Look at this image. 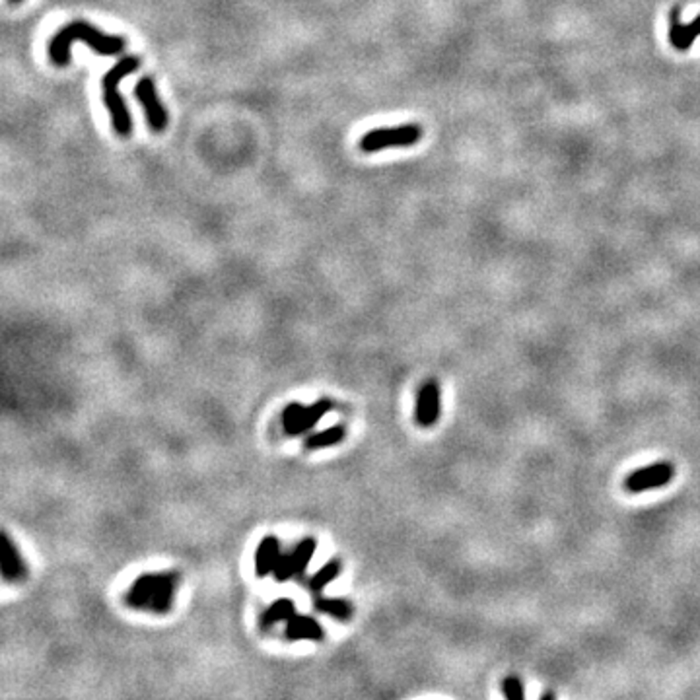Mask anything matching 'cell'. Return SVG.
<instances>
[{
  "label": "cell",
  "mask_w": 700,
  "mask_h": 700,
  "mask_svg": "<svg viewBox=\"0 0 700 700\" xmlns=\"http://www.w3.org/2000/svg\"><path fill=\"white\" fill-rule=\"evenodd\" d=\"M74 41H84V43L94 49L97 55H119L125 49V39L119 35H105L94 26L86 22H72L69 26L57 31V35L49 43V57L57 66H66L70 62V45Z\"/></svg>",
  "instance_id": "1"
},
{
  "label": "cell",
  "mask_w": 700,
  "mask_h": 700,
  "mask_svg": "<svg viewBox=\"0 0 700 700\" xmlns=\"http://www.w3.org/2000/svg\"><path fill=\"white\" fill-rule=\"evenodd\" d=\"M140 66V61L136 57H125L115 64L113 69H109L105 72L102 86H104V104L107 107V111L111 115V122H113L115 132L119 136H129L132 132V119L125 99L119 94V82L125 76L132 74L134 70Z\"/></svg>",
  "instance_id": "2"
},
{
  "label": "cell",
  "mask_w": 700,
  "mask_h": 700,
  "mask_svg": "<svg viewBox=\"0 0 700 700\" xmlns=\"http://www.w3.org/2000/svg\"><path fill=\"white\" fill-rule=\"evenodd\" d=\"M422 127L416 122H405L399 127H391V129H374V131L366 132L360 139L358 146L362 152L372 154V152H379L385 148H401V146H412L422 139Z\"/></svg>",
  "instance_id": "3"
},
{
  "label": "cell",
  "mask_w": 700,
  "mask_h": 700,
  "mask_svg": "<svg viewBox=\"0 0 700 700\" xmlns=\"http://www.w3.org/2000/svg\"><path fill=\"white\" fill-rule=\"evenodd\" d=\"M332 409L331 399H319L309 407H304L302 402H290L288 407L282 411V426L288 436H300L314 428L319 420L323 419L327 412Z\"/></svg>",
  "instance_id": "4"
},
{
  "label": "cell",
  "mask_w": 700,
  "mask_h": 700,
  "mask_svg": "<svg viewBox=\"0 0 700 700\" xmlns=\"http://www.w3.org/2000/svg\"><path fill=\"white\" fill-rule=\"evenodd\" d=\"M675 479V465L671 461H657L632 471L624 479V490L630 494H642L648 490L667 486Z\"/></svg>",
  "instance_id": "5"
},
{
  "label": "cell",
  "mask_w": 700,
  "mask_h": 700,
  "mask_svg": "<svg viewBox=\"0 0 700 700\" xmlns=\"http://www.w3.org/2000/svg\"><path fill=\"white\" fill-rule=\"evenodd\" d=\"M442 416V389L436 379H426L416 391L414 405V422L420 428L436 426Z\"/></svg>",
  "instance_id": "6"
},
{
  "label": "cell",
  "mask_w": 700,
  "mask_h": 700,
  "mask_svg": "<svg viewBox=\"0 0 700 700\" xmlns=\"http://www.w3.org/2000/svg\"><path fill=\"white\" fill-rule=\"evenodd\" d=\"M134 97L139 99V104L144 107V115H146V121H148V127L154 132H162L167 127V113L164 109V105L160 102L158 97L156 86H154V80L150 76H144L136 82L134 86Z\"/></svg>",
  "instance_id": "7"
},
{
  "label": "cell",
  "mask_w": 700,
  "mask_h": 700,
  "mask_svg": "<svg viewBox=\"0 0 700 700\" xmlns=\"http://www.w3.org/2000/svg\"><path fill=\"white\" fill-rule=\"evenodd\" d=\"M679 12L681 10L677 6L669 12V41L677 51H687V49H691L692 41L700 35V14L692 20L691 24L685 26L679 22Z\"/></svg>",
  "instance_id": "8"
},
{
  "label": "cell",
  "mask_w": 700,
  "mask_h": 700,
  "mask_svg": "<svg viewBox=\"0 0 700 700\" xmlns=\"http://www.w3.org/2000/svg\"><path fill=\"white\" fill-rule=\"evenodd\" d=\"M27 568L18 547L12 542L8 533L2 535V576L6 582H22L26 580Z\"/></svg>",
  "instance_id": "9"
},
{
  "label": "cell",
  "mask_w": 700,
  "mask_h": 700,
  "mask_svg": "<svg viewBox=\"0 0 700 700\" xmlns=\"http://www.w3.org/2000/svg\"><path fill=\"white\" fill-rule=\"evenodd\" d=\"M177 586H179V574L177 572L160 574L156 594H154V599L150 603V611L158 612V615H166L167 611H172Z\"/></svg>",
  "instance_id": "10"
},
{
  "label": "cell",
  "mask_w": 700,
  "mask_h": 700,
  "mask_svg": "<svg viewBox=\"0 0 700 700\" xmlns=\"http://www.w3.org/2000/svg\"><path fill=\"white\" fill-rule=\"evenodd\" d=\"M158 580H160V574H142L136 578V582L132 584L129 594L125 597L127 605L132 609H150V603L156 594Z\"/></svg>",
  "instance_id": "11"
},
{
  "label": "cell",
  "mask_w": 700,
  "mask_h": 700,
  "mask_svg": "<svg viewBox=\"0 0 700 700\" xmlns=\"http://www.w3.org/2000/svg\"><path fill=\"white\" fill-rule=\"evenodd\" d=\"M280 556L282 554H280L279 539L274 535H267L265 539H261L257 552H255V572H257V576L265 578L272 574Z\"/></svg>",
  "instance_id": "12"
},
{
  "label": "cell",
  "mask_w": 700,
  "mask_h": 700,
  "mask_svg": "<svg viewBox=\"0 0 700 700\" xmlns=\"http://www.w3.org/2000/svg\"><path fill=\"white\" fill-rule=\"evenodd\" d=\"M325 632L321 629V624L312 619V617H306V615H294L290 617L288 622H286V638L296 642V640H314V642H319L323 640Z\"/></svg>",
  "instance_id": "13"
},
{
  "label": "cell",
  "mask_w": 700,
  "mask_h": 700,
  "mask_svg": "<svg viewBox=\"0 0 700 700\" xmlns=\"http://www.w3.org/2000/svg\"><path fill=\"white\" fill-rule=\"evenodd\" d=\"M294 601L292 599H276L271 607H267L265 611L261 612V619H259V626L261 630H271L274 624L279 622L288 621L290 617H294Z\"/></svg>",
  "instance_id": "14"
},
{
  "label": "cell",
  "mask_w": 700,
  "mask_h": 700,
  "mask_svg": "<svg viewBox=\"0 0 700 700\" xmlns=\"http://www.w3.org/2000/svg\"><path fill=\"white\" fill-rule=\"evenodd\" d=\"M344 436H346L344 426H331V428H325L321 432H315L312 436H307L306 447L307 449H321V447L337 446L344 440Z\"/></svg>",
  "instance_id": "15"
},
{
  "label": "cell",
  "mask_w": 700,
  "mask_h": 700,
  "mask_svg": "<svg viewBox=\"0 0 700 700\" xmlns=\"http://www.w3.org/2000/svg\"><path fill=\"white\" fill-rule=\"evenodd\" d=\"M315 609L325 612V615H331L332 619H339V621H349L350 617H352V612H354L352 605L346 599H337V597H332V599H317L315 601Z\"/></svg>",
  "instance_id": "16"
},
{
  "label": "cell",
  "mask_w": 700,
  "mask_h": 700,
  "mask_svg": "<svg viewBox=\"0 0 700 700\" xmlns=\"http://www.w3.org/2000/svg\"><path fill=\"white\" fill-rule=\"evenodd\" d=\"M341 568L342 566L339 560H329L327 564H323V566L312 576V580H309V589H312V592H321V589H325L331 582L337 580V576L341 574Z\"/></svg>",
  "instance_id": "17"
},
{
  "label": "cell",
  "mask_w": 700,
  "mask_h": 700,
  "mask_svg": "<svg viewBox=\"0 0 700 700\" xmlns=\"http://www.w3.org/2000/svg\"><path fill=\"white\" fill-rule=\"evenodd\" d=\"M315 549H317V541H315L314 537H306V539H302V541L298 542L294 551L290 552L292 560H294V566H296L298 576L306 572L307 564L314 559Z\"/></svg>",
  "instance_id": "18"
},
{
  "label": "cell",
  "mask_w": 700,
  "mask_h": 700,
  "mask_svg": "<svg viewBox=\"0 0 700 700\" xmlns=\"http://www.w3.org/2000/svg\"><path fill=\"white\" fill-rule=\"evenodd\" d=\"M502 694L504 699L507 700H524L525 699V689H524V681L516 677V675H510L502 681Z\"/></svg>",
  "instance_id": "19"
},
{
  "label": "cell",
  "mask_w": 700,
  "mask_h": 700,
  "mask_svg": "<svg viewBox=\"0 0 700 700\" xmlns=\"http://www.w3.org/2000/svg\"><path fill=\"white\" fill-rule=\"evenodd\" d=\"M272 576L276 582H288L292 576H298L296 574V566H294V560H292V554H282L276 562V568L272 572Z\"/></svg>",
  "instance_id": "20"
},
{
  "label": "cell",
  "mask_w": 700,
  "mask_h": 700,
  "mask_svg": "<svg viewBox=\"0 0 700 700\" xmlns=\"http://www.w3.org/2000/svg\"><path fill=\"white\" fill-rule=\"evenodd\" d=\"M541 699H542V700H545V699H547V700H551V699H554V694H552V692H542V694H541Z\"/></svg>",
  "instance_id": "21"
},
{
  "label": "cell",
  "mask_w": 700,
  "mask_h": 700,
  "mask_svg": "<svg viewBox=\"0 0 700 700\" xmlns=\"http://www.w3.org/2000/svg\"><path fill=\"white\" fill-rule=\"evenodd\" d=\"M10 2H22V0H10Z\"/></svg>",
  "instance_id": "22"
}]
</instances>
